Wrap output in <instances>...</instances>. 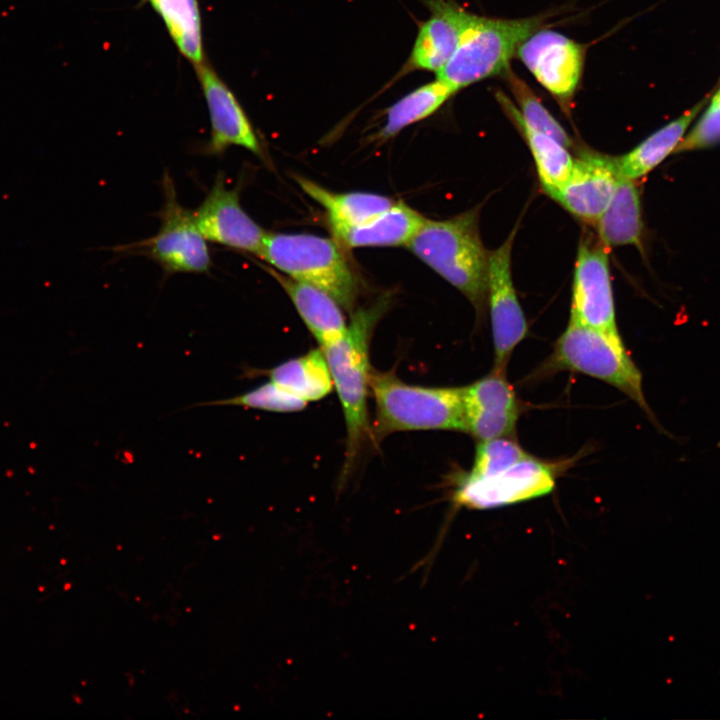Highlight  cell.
<instances>
[{
	"label": "cell",
	"instance_id": "6da1fadb",
	"mask_svg": "<svg viewBox=\"0 0 720 720\" xmlns=\"http://www.w3.org/2000/svg\"><path fill=\"white\" fill-rule=\"evenodd\" d=\"M389 300L381 297L352 313L346 333L338 341L321 347L338 394L346 427V453L342 481L352 469L364 443L371 439L367 400L372 367L369 346L377 322Z\"/></svg>",
	"mask_w": 720,
	"mask_h": 720
},
{
	"label": "cell",
	"instance_id": "7a4b0ae2",
	"mask_svg": "<svg viewBox=\"0 0 720 720\" xmlns=\"http://www.w3.org/2000/svg\"><path fill=\"white\" fill-rule=\"evenodd\" d=\"M479 207L445 220L425 217L406 245L458 289L482 318L487 304L488 254L479 231Z\"/></svg>",
	"mask_w": 720,
	"mask_h": 720
},
{
	"label": "cell",
	"instance_id": "3957f363",
	"mask_svg": "<svg viewBox=\"0 0 720 720\" xmlns=\"http://www.w3.org/2000/svg\"><path fill=\"white\" fill-rule=\"evenodd\" d=\"M370 392L375 402L371 440L420 430L467 433L463 387H426L403 382L393 371L372 369Z\"/></svg>",
	"mask_w": 720,
	"mask_h": 720
},
{
	"label": "cell",
	"instance_id": "277c9868",
	"mask_svg": "<svg viewBox=\"0 0 720 720\" xmlns=\"http://www.w3.org/2000/svg\"><path fill=\"white\" fill-rule=\"evenodd\" d=\"M269 267L329 294L355 311L359 283L338 242L312 234L267 233L257 255Z\"/></svg>",
	"mask_w": 720,
	"mask_h": 720
},
{
	"label": "cell",
	"instance_id": "5b68a950",
	"mask_svg": "<svg viewBox=\"0 0 720 720\" xmlns=\"http://www.w3.org/2000/svg\"><path fill=\"white\" fill-rule=\"evenodd\" d=\"M547 15L517 19L472 14L459 44L438 79L456 92L497 74H503L520 45L545 26Z\"/></svg>",
	"mask_w": 720,
	"mask_h": 720
},
{
	"label": "cell",
	"instance_id": "8992f818",
	"mask_svg": "<svg viewBox=\"0 0 720 720\" xmlns=\"http://www.w3.org/2000/svg\"><path fill=\"white\" fill-rule=\"evenodd\" d=\"M549 368L579 372L604 381L649 412L641 372L619 332L603 331L570 319L555 343Z\"/></svg>",
	"mask_w": 720,
	"mask_h": 720
},
{
	"label": "cell",
	"instance_id": "52a82bcc",
	"mask_svg": "<svg viewBox=\"0 0 720 720\" xmlns=\"http://www.w3.org/2000/svg\"><path fill=\"white\" fill-rule=\"evenodd\" d=\"M164 203L159 212L160 227L150 238L117 248L145 254L167 274L206 273L212 266L207 240L198 229L193 212L177 199L171 176L162 177Z\"/></svg>",
	"mask_w": 720,
	"mask_h": 720
},
{
	"label": "cell",
	"instance_id": "ba28073f",
	"mask_svg": "<svg viewBox=\"0 0 720 720\" xmlns=\"http://www.w3.org/2000/svg\"><path fill=\"white\" fill-rule=\"evenodd\" d=\"M554 465L531 455L496 474L458 478L452 494L456 507L492 509L531 500L551 493L555 487Z\"/></svg>",
	"mask_w": 720,
	"mask_h": 720
},
{
	"label": "cell",
	"instance_id": "9c48e42d",
	"mask_svg": "<svg viewBox=\"0 0 720 720\" xmlns=\"http://www.w3.org/2000/svg\"><path fill=\"white\" fill-rule=\"evenodd\" d=\"M584 45L552 29L540 28L516 55L566 113L578 89L585 61Z\"/></svg>",
	"mask_w": 720,
	"mask_h": 720
},
{
	"label": "cell",
	"instance_id": "30bf717a",
	"mask_svg": "<svg viewBox=\"0 0 720 720\" xmlns=\"http://www.w3.org/2000/svg\"><path fill=\"white\" fill-rule=\"evenodd\" d=\"M517 227L499 248L488 254L487 304L495 354L493 370L502 373H505L513 350L528 332L511 273V252Z\"/></svg>",
	"mask_w": 720,
	"mask_h": 720
},
{
	"label": "cell",
	"instance_id": "8fae6325",
	"mask_svg": "<svg viewBox=\"0 0 720 720\" xmlns=\"http://www.w3.org/2000/svg\"><path fill=\"white\" fill-rule=\"evenodd\" d=\"M192 212L207 241L239 252L259 254L267 232L243 209L240 185L228 187L222 173L217 175L202 203Z\"/></svg>",
	"mask_w": 720,
	"mask_h": 720
},
{
	"label": "cell",
	"instance_id": "7c38bea8",
	"mask_svg": "<svg viewBox=\"0 0 720 720\" xmlns=\"http://www.w3.org/2000/svg\"><path fill=\"white\" fill-rule=\"evenodd\" d=\"M210 120V138L205 152L221 155L229 147L244 148L266 161L262 143L245 110L229 86L206 59L194 67Z\"/></svg>",
	"mask_w": 720,
	"mask_h": 720
},
{
	"label": "cell",
	"instance_id": "4fadbf2b",
	"mask_svg": "<svg viewBox=\"0 0 720 720\" xmlns=\"http://www.w3.org/2000/svg\"><path fill=\"white\" fill-rule=\"evenodd\" d=\"M570 319L608 332H618L609 260L599 241H581L574 272Z\"/></svg>",
	"mask_w": 720,
	"mask_h": 720
},
{
	"label": "cell",
	"instance_id": "5bb4252c",
	"mask_svg": "<svg viewBox=\"0 0 720 720\" xmlns=\"http://www.w3.org/2000/svg\"><path fill=\"white\" fill-rule=\"evenodd\" d=\"M619 178L615 159L585 152L550 197L574 216L596 225L615 194Z\"/></svg>",
	"mask_w": 720,
	"mask_h": 720
},
{
	"label": "cell",
	"instance_id": "9a60e30c",
	"mask_svg": "<svg viewBox=\"0 0 720 720\" xmlns=\"http://www.w3.org/2000/svg\"><path fill=\"white\" fill-rule=\"evenodd\" d=\"M467 433L479 441L511 437L520 405L505 373L493 370L463 387Z\"/></svg>",
	"mask_w": 720,
	"mask_h": 720
},
{
	"label": "cell",
	"instance_id": "2e32d148",
	"mask_svg": "<svg viewBox=\"0 0 720 720\" xmlns=\"http://www.w3.org/2000/svg\"><path fill=\"white\" fill-rule=\"evenodd\" d=\"M430 15L420 24L401 73L424 70L438 73L455 52L473 13L454 0H422Z\"/></svg>",
	"mask_w": 720,
	"mask_h": 720
},
{
	"label": "cell",
	"instance_id": "e0dca14e",
	"mask_svg": "<svg viewBox=\"0 0 720 720\" xmlns=\"http://www.w3.org/2000/svg\"><path fill=\"white\" fill-rule=\"evenodd\" d=\"M262 267L281 285L320 347L328 346L344 336L348 324L342 307L329 294L313 285L292 279L266 264Z\"/></svg>",
	"mask_w": 720,
	"mask_h": 720
},
{
	"label": "cell",
	"instance_id": "ac0fdd59",
	"mask_svg": "<svg viewBox=\"0 0 720 720\" xmlns=\"http://www.w3.org/2000/svg\"><path fill=\"white\" fill-rule=\"evenodd\" d=\"M424 220L418 211L397 201L373 219L333 235L346 248L407 245Z\"/></svg>",
	"mask_w": 720,
	"mask_h": 720
},
{
	"label": "cell",
	"instance_id": "d6986e66",
	"mask_svg": "<svg viewBox=\"0 0 720 720\" xmlns=\"http://www.w3.org/2000/svg\"><path fill=\"white\" fill-rule=\"evenodd\" d=\"M295 180L309 197L324 208L332 234L361 225L397 202L375 193H335L300 176H296Z\"/></svg>",
	"mask_w": 720,
	"mask_h": 720
},
{
	"label": "cell",
	"instance_id": "ffe728a7",
	"mask_svg": "<svg viewBox=\"0 0 720 720\" xmlns=\"http://www.w3.org/2000/svg\"><path fill=\"white\" fill-rule=\"evenodd\" d=\"M496 99L508 118L526 139L534 157L543 190L550 196L568 179L574 164L571 154L567 147L559 141L531 127L505 94L497 92Z\"/></svg>",
	"mask_w": 720,
	"mask_h": 720
},
{
	"label": "cell",
	"instance_id": "44dd1931",
	"mask_svg": "<svg viewBox=\"0 0 720 720\" xmlns=\"http://www.w3.org/2000/svg\"><path fill=\"white\" fill-rule=\"evenodd\" d=\"M708 99V97L703 98L679 117L649 135L630 152L616 158L619 174L633 180L643 177L675 152Z\"/></svg>",
	"mask_w": 720,
	"mask_h": 720
},
{
	"label": "cell",
	"instance_id": "7402d4cb",
	"mask_svg": "<svg viewBox=\"0 0 720 720\" xmlns=\"http://www.w3.org/2000/svg\"><path fill=\"white\" fill-rule=\"evenodd\" d=\"M605 247L633 245L643 252V222L638 187L620 175L615 194L596 223Z\"/></svg>",
	"mask_w": 720,
	"mask_h": 720
},
{
	"label": "cell",
	"instance_id": "603a6c76",
	"mask_svg": "<svg viewBox=\"0 0 720 720\" xmlns=\"http://www.w3.org/2000/svg\"><path fill=\"white\" fill-rule=\"evenodd\" d=\"M268 373L272 382L305 402L323 399L334 386L321 347L289 359Z\"/></svg>",
	"mask_w": 720,
	"mask_h": 720
},
{
	"label": "cell",
	"instance_id": "cb8c5ba5",
	"mask_svg": "<svg viewBox=\"0 0 720 720\" xmlns=\"http://www.w3.org/2000/svg\"><path fill=\"white\" fill-rule=\"evenodd\" d=\"M455 93L451 86L438 78L412 90L386 110L385 123L376 139L385 141L431 116Z\"/></svg>",
	"mask_w": 720,
	"mask_h": 720
},
{
	"label": "cell",
	"instance_id": "d4e9b609",
	"mask_svg": "<svg viewBox=\"0 0 720 720\" xmlns=\"http://www.w3.org/2000/svg\"><path fill=\"white\" fill-rule=\"evenodd\" d=\"M152 7L160 15L176 48L193 67L206 60L198 0H158Z\"/></svg>",
	"mask_w": 720,
	"mask_h": 720
},
{
	"label": "cell",
	"instance_id": "484cf974",
	"mask_svg": "<svg viewBox=\"0 0 720 720\" xmlns=\"http://www.w3.org/2000/svg\"><path fill=\"white\" fill-rule=\"evenodd\" d=\"M508 87L520 107L524 120L536 130L549 135L565 147L572 146V140L558 121L543 106L533 90L510 67L503 73Z\"/></svg>",
	"mask_w": 720,
	"mask_h": 720
},
{
	"label": "cell",
	"instance_id": "4316f807",
	"mask_svg": "<svg viewBox=\"0 0 720 720\" xmlns=\"http://www.w3.org/2000/svg\"><path fill=\"white\" fill-rule=\"evenodd\" d=\"M529 454L514 440L499 437L480 441L477 445L471 476L485 477L501 472Z\"/></svg>",
	"mask_w": 720,
	"mask_h": 720
},
{
	"label": "cell",
	"instance_id": "83f0119b",
	"mask_svg": "<svg viewBox=\"0 0 720 720\" xmlns=\"http://www.w3.org/2000/svg\"><path fill=\"white\" fill-rule=\"evenodd\" d=\"M209 405H232L271 412H296L303 410L307 402L280 388L274 382L260 385L232 398L209 403Z\"/></svg>",
	"mask_w": 720,
	"mask_h": 720
},
{
	"label": "cell",
	"instance_id": "f1b7e54d",
	"mask_svg": "<svg viewBox=\"0 0 720 720\" xmlns=\"http://www.w3.org/2000/svg\"><path fill=\"white\" fill-rule=\"evenodd\" d=\"M720 143V88L696 124L686 133L675 153L691 152Z\"/></svg>",
	"mask_w": 720,
	"mask_h": 720
},
{
	"label": "cell",
	"instance_id": "f546056e",
	"mask_svg": "<svg viewBox=\"0 0 720 720\" xmlns=\"http://www.w3.org/2000/svg\"><path fill=\"white\" fill-rule=\"evenodd\" d=\"M148 1H149L150 4L152 5V4H154L157 0H148Z\"/></svg>",
	"mask_w": 720,
	"mask_h": 720
}]
</instances>
